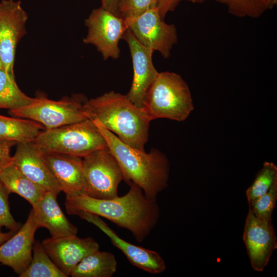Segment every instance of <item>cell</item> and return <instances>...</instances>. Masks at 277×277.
Returning <instances> with one entry per match:
<instances>
[{"label": "cell", "instance_id": "1", "mask_svg": "<svg viewBox=\"0 0 277 277\" xmlns=\"http://www.w3.org/2000/svg\"><path fill=\"white\" fill-rule=\"evenodd\" d=\"M128 184L130 189L127 193L111 199L94 198L85 193L66 196V211L70 215L84 211L106 218L129 230L142 243L157 225L160 209L156 200L146 198L137 184L132 182Z\"/></svg>", "mask_w": 277, "mask_h": 277}, {"label": "cell", "instance_id": "2", "mask_svg": "<svg viewBox=\"0 0 277 277\" xmlns=\"http://www.w3.org/2000/svg\"><path fill=\"white\" fill-rule=\"evenodd\" d=\"M91 120L118 162L124 181L137 184L146 198L156 200L158 194L167 187L169 177L170 163L165 154L155 148L147 153L132 147L121 141L97 119Z\"/></svg>", "mask_w": 277, "mask_h": 277}, {"label": "cell", "instance_id": "3", "mask_svg": "<svg viewBox=\"0 0 277 277\" xmlns=\"http://www.w3.org/2000/svg\"><path fill=\"white\" fill-rule=\"evenodd\" d=\"M84 107L90 119H97L121 141L145 151L151 121L142 108L132 103L127 94L111 91L87 100Z\"/></svg>", "mask_w": 277, "mask_h": 277}, {"label": "cell", "instance_id": "4", "mask_svg": "<svg viewBox=\"0 0 277 277\" xmlns=\"http://www.w3.org/2000/svg\"><path fill=\"white\" fill-rule=\"evenodd\" d=\"M148 118L182 122L194 109L188 85L177 73L159 72L146 94L142 107Z\"/></svg>", "mask_w": 277, "mask_h": 277}, {"label": "cell", "instance_id": "5", "mask_svg": "<svg viewBox=\"0 0 277 277\" xmlns=\"http://www.w3.org/2000/svg\"><path fill=\"white\" fill-rule=\"evenodd\" d=\"M41 151L84 157L107 147L104 136L91 119L42 130L32 142Z\"/></svg>", "mask_w": 277, "mask_h": 277}, {"label": "cell", "instance_id": "6", "mask_svg": "<svg viewBox=\"0 0 277 277\" xmlns=\"http://www.w3.org/2000/svg\"><path fill=\"white\" fill-rule=\"evenodd\" d=\"M86 100L82 94L58 101L38 97L31 104L9 112L17 117L38 122L46 129H53L90 119L84 107Z\"/></svg>", "mask_w": 277, "mask_h": 277}, {"label": "cell", "instance_id": "7", "mask_svg": "<svg viewBox=\"0 0 277 277\" xmlns=\"http://www.w3.org/2000/svg\"><path fill=\"white\" fill-rule=\"evenodd\" d=\"M83 166L87 195L100 199L118 196V187L124 176L118 162L108 147L83 157Z\"/></svg>", "mask_w": 277, "mask_h": 277}, {"label": "cell", "instance_id": "8", "mask_svg": "<svg viewBox=\"0 0 277 277\" xmlns=\"http://www.w3.org/2000/svg\"><path fill=\"white\" fill-rule=\"evenodd\" d=\"M85 25L88 31L83 38L84 44L94 46L104 60L119 58V42L128 29L125 19L101 7L92 11Z\"/></svg>", "mask_w": 277, "mask_h": 277}, {"label": "cell", "instance_id": "9", "mask_svg": "<svg viewBox=\"0 0 277 277\" xmlns=\"http://www.w3.org/2000/svg\"><path fill=\"white\" fill-rule=\"evenodd\" d=\"M128 29L143 45L159 52L165 58L178 41L177 29L162 19L157 8L150 9L139 16L126 21Z\"/></svg>", "mask_w": 277, "mask_h": 277}, {"label": "cell", "instance_id": "10", "mask_svg": "<svg viewBox=\"0 0 277 277\" xmlns=\"http://www.w3.org/2000/svg\"><path fill=\"white\" fill-rule=\"evenodd\" d=\"M28 18L20 1L0 2V58L3 69L13 76L16 48L27 33Z\"/></svg>", "mask_w": 277, "mask_h": 277}, {"label": "cell", "instance_id": "11", "mask_svg": "<svg viewBox=\"0 0 277 277\" xmlns=\"http://www.w3.org/2000/svg\"><path fill=\"white\" fill-rule=\"evenodd\" d=\"M243 240L253 269L263 271L277 248V239L272 222L257 218L249 209Z\"/></svg>", "mask_w": 277, "mask_h": 277}, {"label": "cell", "instance_id": "12", "mask_svg": "<svg viewBox=\"0 0 277 277\" xmlns=\"http://www.w3.org/2000/svg\"><path fill=\"white\" fill-rule=\"evenodd\" d=\"M122 39L127 44L132 58L133 76L127 95L136 106L142 108L146 94L159 72L154 66V51L141 44L128 29Z\"/></svg>", "mask_w": 277, "mask_h": 277}, {"label": "cell", "instance_id": "13", "mask_svg": "<svg viewBox=\"0 0 277 277\" xmlns=\"http://www.w3.org/2000/svg\"><path fill=\"white\" fill-rule=\"evenodd\" d=\"M42 244L56 265L67 276L87 255L99 250L98 243L92 237L80 238L76 235L50 238Z\"/></svg>", "mask_w": 277, "mask_h": 277}, {"label": "cell", "instance_id": "14", "mask_svg": "<svg viewBox=\"0 0 277 277\" xmlns=\"http://www.w3.org/2000/svg\"><path fill=\"white\" fill-rule=\"evenodd\" d=\"M77 215L103 231L113 246L120 249L133 265L151 274H160L165 270V262L157 252L123 240L98 215L84 211L80 212Z\"/></svg>", "mask_w": 277, "mask_h": 277}, {"label": "cell", "instance_id": "15", "mask_svg": "<svg viewBox=\"0 0 277 277\" xmlns=\"http://www.w3.org/2000/svg\"><path fill=\"white\" fill-rule=\"evenodd\" d=\"M38 228L32 209L25 224L12 236L0 245V263L11 268L19 276L31 261L34 235Z\"/></svg>", "mask_w": 277, "mask_h": 277}, {"label": "cell", "instance_id": "16", "mask_svg": "<svg viewBox=\"0 0 277 277\" xmlns=\"http://www.w3.org/2000/svg\"><path fill=\"white\" fill-rule=\"evenodd\" d=\"M12 162L30 180L58 195L61 188L47 164L42 151L33 143H17Z\"/></svg>", "mask_w": 277, "mask_h": 277}, {"label": "cell", "instance_id": "17", "mask_svg": "<svg viewBox=\"0 0 277 277\" xmlns=\"http://www.w3.org/2000/svg\"><path fill=\"white\" fill-rule=\"evenodd\" d=\"M43 157L66 196L86 194L87 184L82 157L42 152Z\"/></svg>", "mask_w": 277, "mask_h": 277}, {"label": "cell", "instance_id": "18", "mask_svg": "<svg viewBox=\"0 0 277 277\" xmlns=\"http://www.w3.org/2000/svg\"><path fill=\"white\" fill-rule=\"evenodd\" d=\"M57 194L45 192L32 207L34 222L38 228H47L51 238H56L76 235L78 229L67 218L57 200Z\"/></svg>", "mask_w": 277, "mask_h": 277}, {"label": "cell", "instance_id": "19", "mask_svg": "<svg viewBox=\"0 0 277 277\" xmlns=\"http://www.w3.org/2000/svg\"><path fill=\"white\" fill-rule=\"evenodd\" d=\"M0 181L10 193L24 198L32 207L47 191L28 178L12 161L0 171Z\"/></svg>", "mask_w": 277, "mask_h": 277}, {"label": "cell", "instance_id": "20", "mask_svg": "<svg viewBox=\"0 0 277 277\" xmlns=\"http://www.w3.org/2000/svg\"><path fill=\"white\" fill-rule=\"evenodd\" d=\"M117 261L110 252L95 251L85 256L74 268L72 277H112L116 271Z\"/></svg>", "mask_w": 277, "mask_h": 277}, {"label": "cell", "instance_id": "21", "mask_svg": "<svg viewBox=\"0 0 277 277\" xmlns=\"http://www.w3.org/2000/svg\"><path fill=\"white\" fill-rule=\"evenodd\" d=\"M44 129L42 124L31 120L0 115V141H14L17 144L32 142Z\"/></svg>", "mask_w": 277, "mask_h": 277}, {"label": "cell", "instance_id": "22", "mask_svg": "<svg viewBox=\"0 0 277 277\" xmlns=\"http://www.w3.org/2000/svg\"><path fill=\"white\" fill-rule=\"evenodd\" d=\"M35 100L23 92L18 87L15 76L0 68V108L16 110L27 106Z\"/></svg>", "mask_w": 277, "mask_h": 277}, {"label": "cell", "instance_id": "23", "mask_svg": "<svg viewBox=\"0 0 277 277\" xmlns=\"http://www.w3.org/2000/svg\"><path fill=\"white\" fill-rule=\"evenodd\" d=\"M19 277H67L38 241L34 242L31 261Z\"/></svg>", "mask_w": 277, "mask_h": 277}, {"label": "cell", "instance_id": "24", "mask_svg": "<svg viewBox=\"0 0 277 277\" xmlns=\"http://www.w3.org/2000/svg\"><path fill=\"white\" fill-rule=\"evenodd\" d=\"M275 183H277L276 165L272 162H264L253 182L246 190L248 205L266 193Z\"/></svg>", "mask_w": 277, "mask_h": 277}, {"label": "cell", "instance_id": "25", "mask_svg": "<svg viewBox=\"0 0 277 277\" xmlns=\"http://www.w3.org/2000/svg\"><path fill=\"white\" fill-rule=\"evenodd\" d=\"M228 12L239 17L258 18L270 9L269 0H227Z\"/></svg>", "mask_w": 277, "mask_h": 277}, {"label": "cell", "instance_id": "26", "mask_svg": "<svg viewBox=\"0 0 277 277\" xmlns=\"http://www.w3.org/2000/svg\"><path fill=\"white\" fill-rule=\"evenodd\" d=\"M277 200V183L274 184L264 194L259 197L249 205V209L258 219L272 222V214Z\"/></svg>", "mask_w": 277, "mask_h": 277}, {"label": "cell", "instance_id": "27", "mask_svg": "<svg viewBox=\"0 0 277 277\" xmlns=\"http://www.w3.org/2000/svg\"><path fill=\"white\" fill-rule=\"evenodd\" d=\"M155 8H156V0H120L119 16L127 21Z\"/></svg>", "mask_w": 277, "mask_h": 277}, {"label": "cell", "instance_id": "28", "mask_svg": "<svg viewBox=\"0 0 277 277\" xmlns=\"http://www.w3.org/2000/svg\"><path fill=\"white\" fill-rule=\"evenodd\" d=\"M10 193L0 181V230L5 227L16 232L21 228L11 213L8 197Z\"/></svg>", "mask_w": 277, "mask_h": 277}, {"label": "cell", "instance_id": "29", "mask_svg": "<svg viewBox=\"0 0 277 277\" xmlns=\"http://www.w3.org/2000/svg\"><path fill=\"white\" fill-rule=\"evenodd\" d=\"M182 0H156V8L161 18L164 20L166 14L174 11Z\"/></svg>", "mask_w": 277, "mask_h": 277}, {"label": "cell", "instance_id": "30", "mask_svg": "<svg viewBox=\"0 0 277 277\" xmlns=\"http://www.w3.org/2000/svg\"><path fill=\"white\" fill-rule=\"evenodd\" d=\"M16 142L9 141H0V164L11 161V149Z\"/></svg>", "mask_w": 277, "mask_h": 277}, {"label": "cell", "instance_id": "31", "mask_svg": "<svg viewBox=\"0 0 277 277\" xmlns=\"http://www.w3.org/2000/svg\"><path fill=\"white\" fill-rule=\"evenodd\" d=\"M119 1L120 0H101V7L107 10L112 14L119 16Z\"/></svg>", "mask_w": 277, "mask_h": 277}, {"label": "cell", "instance_id": "32", "mask_svg": "<svg viewBox=\"0 0 277 277\" xmlns=\"http://www.w3.org/2000/svg\"><path fill=\"white\" fill-rule=\"evenodd\" d=\"M15 233V232L12 231H9L7 232H2L0 231V245L2 244L12 236Z\"/></svg>", "mask_w": 277, "mask_h": 277}, {"label": "cell", "instance_id": "33", "mask_svg": "<svg viewBox=\"0 0 277 277\" xmlns=\"http://www.w3.org/2000/svg\"><path fill=\"white\" fill-rule=\"evenodd\" d=\"M193 3H202L205 0H187ZM217 2L226 4L227 0H216Z\"/></svg>", "mask_w": 277, "mask_h": 277}, {"label": "cell", "instance_id": "34", "mask_svg": "<svg viewBox=\"0 0 277 277\" xmlns=\"http://www.w3.org/2000/svg\"><path fill=\"white\" fill-rule=\"evenodd\" d=\"M270 3V8L272 9L277 4V0H269Z\"/></svg>", "mask_w": 277, "mask_h": 277}, {"label": "cell", "instance_id": "35", "mask_svg": "<svg viewBox=\"0 0 277 277\" xmlns=\"http://www.w3.org/2000/svg\"><path fill=\"white\" fill-rule=\"evenodd\" d=\"M12 161V160L11 161H8V162H4V163H2L1 164H0V171L4 167H5L6 165H7L8 164H9L10 163H11V162Z\"/></svg>", "mask_w": 277, "mask_h": 277}, {"label": "cell", "instance_id": "36", "mask_svg": "<svg viewBox=\"0 0 277 277\" xmlns=\"http://www.w3.org/2000/svg\"><path fill=\"white\" fill-rule=\"evenodd\" d=\"M2 68V63H1V58H0V68Z\"/></svg>", "mask_w": 277, "mask_h": 277}]
</instances>
